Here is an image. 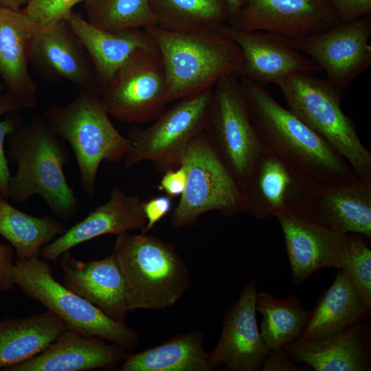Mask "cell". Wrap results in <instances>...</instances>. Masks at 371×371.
I'll use <instances>...</instances> for the list:
<instances>
[{
  "instance_id": "32",
  "label": "cell",
  "mask_w": 371,
  "mask_h": 371,
  "mask_svg": "<svg viewBox=\"0 0 371 371\" xmlns=\"http://www.w3.org/2000/svg\"><path fill=\"white\" fill-rule=\"evenodd\" d=\"M87 20L109 31L156 25L148 0H85Z\"/></svg>"
},
{
  "instance_id": "28",
  "label": "cell",
  "mask_w": 371,
  "mask_h": 371,
  "mask_svg": "<svg viewBox=\"0 0 371 371\" xmlns=\"http://www.w3.org/2000/svg\"><path fill=\"white\" fill-rule=\"evenodd\" d=\"M119 371H210L204 334L195 330L178 334L158 346L127 353Z\"/></svg>"
},
{
  "instance_id": "1",
  "label": "cell",
  "mask_w": 371,
  "mask_h": 371,
  "mask_svg": "<svg viewBox=\"0 0 371 371\" xmlns=\"http://www.w3.org/2000/svg\"><path fill=\"white\" fill-rule=\"evenodd\" d=\"M239 79L251 124L264 150L322 185L358 177L333 146L280 104L264 85Z\"/></svg>"
},
{
  "instance_id": "7",
  "label": "cell",
  "mask_w": 371,
  "mask_h": 371,
  "mask_svg": "<svg viewBox=\"0 0 371 371\" xmlns=\"http://www.w3.org/2000/svg\"><path fill=\"white\" fill-rule=\"evenodd\" d=\"M13 278L15 286L26 296L45 306L66 324L67 329L99 337L126 350L137 347L140 337L136 330L125 322L113 320L55 280L48 261L15 258Z\"/></svg>"
},
{
  "instance_id": "5",
  "label": "cell",
  "mask_w": 371,
  "mask_h": 371,
  "mask_svg": "<svg viewBox=\"0 0 371 371\" xmlns=\"http://www.w3.org/2000/svg\"><path fill=\"white\" fill-rule=\"evenodd\" d=\"M56 135L71 146L84 192L92 199L102 161H124L131 142L114 126L100 95L79 93L65 105L52 104L41 114Z\"/></svg>"
},
{
  "instance_id": "38",
  "label": "cell",
  "mask_w": 371,
  "mask_h": 371,
  "mask_svg": "<svg viewBox=\"0 0 371 371\" xmlns=\"http://www.w3.org/2000/svg\"><path fill=\"white\" fill-rule=\"evenodd\" d=\"M186 178V170L182 165L177 168L168 170L164 172L158 189L171 198L181 196L185 190Z\"/></svg>"
},
{
  "instance_id": "26",
  "label": "cell",
  "mask_w": 371,
  "mask_h": 371,
  "mask_svg": "<svg viewBox=\"0 0 371 371\" xmlns=\"http://www.w3.org/2000/svg\"><path fill=\"white\" fill-rule=\"evenodd\" d=\"M371 311L351 282L339 271L331 285L319 296L300 337L306 341L333 335L361 321Z\"/></svg>"
},
{
  "instance_id": "18",
  "label": "cell",
  "mask_w": 371,
  "mask_h": 371,
  "mask_svg": "<svg viewBox=\"0 0 371 371\" xmlns=\"http://www.w3.org/2000/svg\"><path fill=\"white\" fill-rule=\"evenodd\" d=\"M293 280L301 284L315 271L339 267L344 235L320 224L309 213H278Z\"/></svg>"
},
{
  "instance_id": "34",
  "label": "cell",
  "mask_w": 371,
  "mask_h": 371,
  "mask_svg": "<svg viewBox=\"0 0 371 371\" xmlns=\"http://www.w3.org/2000/svg\"><path fill=\"white\" fill-rule=\"evenodd\" d=\"M21 109L13 95L8 91L0 94V118L5 114L17 113ZM22 124L21 117L9 116L4 120H0V193L9 199V182L12 176L4 148L7 136Z\"/></svg>"
},
{
  "instance_id": "37",
  "label": "cell",
  "mask_w": 371,
  "mask_h": 371,
  "mask_svg": "<svg viewBox=\"0 0 371 371\" xmlns=\"http://www.w3.org/2000/svg\"><path fill=\"white\" fill-rule=\"evenodd\" d=\"M341 21H351L371 14V0H328Z\"/></svg>"
},
{
  "instance_id": "42",
  "label": "cell",
  "mask_w": 371,
  "mask_h": 371,
  "mask_svg": "<svg viewBox=\"0 0 371 371\" xmlns=\"http://www.w3.org/2000/svg\"><path fill=\"white\" fill-rule=\"evenodd\" d=\"M29 0H0V4L13 10H21Z\"/></svg>"
},
{
  "instance_id": "31",
  "label": "cell",
  "mask_w": 371,
  "mask_h": 371,
  "mask_svg": "<svg viewBox=\"0 0 371 371\" xmlns=\"http://www.w3.org/2000/svg\"><path fill=\"white\" fill-rule=\"evenodd\" d=\"M156 25L170 31L212 27L227 23L225 0H148Z\"/></svg>"
},
{
  "instance_id": "22",
  "label": "cell",
  "mask_w": 371,
  "mask_h": 371,
  "mask_svg": "<svg viewBox=\"0 0 371 371\" xmlns=\"http://www.w3.org/2000/svg\"><path fill=\"white\" fill-rule=\"evenodd\" d=\"M143 203L138 196L128 195L120 188H113L104 204L43 246L41 256L47 261L56 262L64 252L98 236L142 229L146 225Z\"/></svg>"
},
{
  "instance_id": "23",
  "label": "cell",
  "mask_w": 371,
  "mask_h": 371,
  "mask_svg": "<svg viewBox=\"0 0 371 371\" xmlns=\"http://www.w3.org/2000/svg\"><path fill=\"white\" fill-rule=\"evenodd\" d=\"M34 28L23 9L0 4V76L21 109L38 105L37 87L29 72Z\"/></svg>"
},
{
  "instance_id": "8",
  "label": "cell",
  "mask_w": 371,
  "mask_h": 371,
  "mask_svg": "<svg viewBox=\"0 0 371 371\" xmlns=\"http://www.w3.org/2000/svg\"><path fill=\"white\" fill-rule=\"evenodd\" d=\"M181 165L186 170V183L172 212V227L195 224L202 214L210 211L227 216L243 212L242 190L204 131L192 139Z\"/></svg>"
},
{
  "instance_id": "30",
  "label": "cell",
  "mask_w": 371,
  "mask_h": 371,
  "mask_svg": "<svg viewBox=\"0 0 371 371\" xmlns=\"http://www.w3.org/2000/svg\"><path fill=\"white\" fill-rule=\"evenodd\" d=\"M256 310L262 316L260 333L268 349L284 348L299 339L311 313L296 296L280 298L258 291Z\"/></svg>"
},
{
  "instance_id": "43",
  "label": "cell",
  "mask_w": 371,
  "mask_h": 371,
  "mask_svg": "<svg viewBox=\"0 0 371 371\" xmlns=\"http://www.w3.org/2000/svg\"><path fill=\"white\" fill-rule=\"evenodd\" d=\"M5 87L3 83H0V94H1L2 93H3L5 91Z\"/></svg>"
},
{
  "instance_id": "27",
  "label": "cell",
  "mask_w": 371,
  "mask_h": 371,
  "mask_svg": "<svg viewBox=\"0 0 371 371\" xmlns=\"http://www.w3.org/2000/svg\"><path fill=\"white\" fill-rule=\"evenodd\" d=\"M67 329L51 311L0 320V369L32 358Z\"/></svg>"
},
{
  "instance_id": "11",
  "label": "cell",
  "mask_w": 371,
  "mask_h": 371,
  "mask_svg": "<svg viewBox=\"0 0 371 371\" xmlns=\"http://www.w3.org/2000/svg\"><path fill=\"white\" fill-rule=\"evenodd\" d=\"M322 184L263 149L241 190L243 212L264 219L278 213L311 214Z\"/></svg>"
},
{
  "instance_id": "29",
  "label": "cell",
  "mask_w": 371,
  "mask_h": 371,
  "mask_svg": "<svg viewBox=\"0 0 371 371\" xmlns=\"http://www.w3.org/2000/svg\"><path fill=\"white\" fill-rule=\"evenodd\" d=\"M66 230L60 220L23 212L10 204L0 193V235L14 249L16 259L39 258L42 247Z\"/></svg>"
},
{
  "instance_id": "24",
  "label": "cell",
  "mask_w": 371,
  "mask_h": 371,
  "mask_svg": "<svg viewBox=\"0 0 371 371\" xmlns=\"http://www.w3.org/2000/svg\"><path fill=\"white\" fill-rule=\"evenodd\" d=\"M284 350L315 371H368L371 368V331L368 319L328 337L295 341Z\"/></svg>"
},
{
  "instance_id": "3",
  "label": "cell",
  "mask_w": 371,
  "mask_h": 371,
  "mask_svg": "<svg viewBox=\"0 0 371 371\" xmlns=\"http://www.w3.org/2000/svg\"><path fill=\"white\" fill-rule=\"evenodd\" d=\"M144 30L161 59L168 104L213 87L242 65L238 45L212 27L170 31L152 25Z\"/></svg>"
},
{
  "instance_id": "15",
  "label": "cell",
  "mask_w": 371,
  "mask_h": 371,
  "mask_svg": "<svg viewBox=\"0 0 371 371\" xmlns=\"http://www.w3.org/2000/svg\"><path fill=\"white\" fill-rule=\"evenodd\" d=\"M235 43L243 55L236 73L257 83L275 84L299 73L322 72L310 58L284 43L281 36L261 30H243L222 23L212 27Z\"/></svg>"
},
{
  "instance_id": "4",
  "label": "cell",
  "mask_w": 371,
  "mask_h": 371,
  "mask_svg": "<svg viewBox=\"0 0 371 371\" xmlns=\"http://www.w3.org/2000/svg\"><path fill=\"white\" fill-rule=\"evenodd\" d=\"M112 254L125 280L131 311L170 307L190 285L188 267L174 245L155 236L118 234Z\"/></svg>"
},
{
  "instance_id": "14",
  "label": "cell",
  "mask_w": 371,
  "mask_h": 371,
  "mask_svg": "<svg viewBox=\"0 0 371 371\" xmlns=\"http://www.w3.org/2000/svg\"><path fill=\"white\" fill-rule=\"evenodd\" d=\"M30 65L46 82L68 81L79 93L102 95L88 54L65 21L34 32Z\"/></svg>"
},
{
  "instance_id": "40",
  "label": "cell",
  "mask_w": 371,
  "mask_h": 371,
  "mask_svg": "<svg viewBox=\"0 0 371 371\" xmlns=\"http://www.w3.org/2000/svg\"><path fill=\"white\" fill-rule=\"evenodd\" d=\"M261 371H302L303 367L295 365L284 348L269 349L260 368Z\"/></svg>"
},
{
  "instance_id": "33",
  "label": "cell",
  "mask_w": 371,
  "mask_h": 371,
  "mask_svg": "<svg viewBox=\"0 0 371 371\" xmlns=\"http://www.w3.org/2000/svg\"><path fill=\"white\" fill-rule=\"evenodd\" d=\"M370 240L357 234L344 235L338 269L351 282L371 311Z\"/></svg>"
},
{
  "instance_id": "25",
  "label": "cell",
  "mask_w": 371,
  "mask_h": 371,
  "mask_svg": "<svg viewBox=\"0 0 371 371\" xmlns=\"http://www.w3.org/2000/svg\"><path fill=\"white\" fill-rule=\"evenodd\" d=\"M312 216L339 235L357 234L371 239V179L357 177L322 185Z\"/></svg>"
},
{
  "instance_id": "10",
  "label": "cell",
  "mask_w": 371,
  "mask_h": 371,
  "mask_svg": "<svg viewBox=\"0 0 371 371\" xmlns=\"http://www.w3.org/2000/svg\"><path fill=\"white\" fill-rule=\"evenodd\" d=\"M212 89L179 100L150 126H132L128 131L131 148L124 159V168L144 161L161 172L180 166L188 145L205 128Z\"/></svg>"
},
{
  "instance_id": "39",
  "label": "cell",
  "mask_w": 371,
  "mask_h": 371,
  "mask_svg": "<svg viewBox=\"0 0 371 371\" xmlns=\"http://www.w3.org/2000/svg\"><path fill=\"white\" fill-rule=\"evenodd\" d=\"M14 249L0 243V292L11 291L15 286L13 278Z\"/></svg>"
},
{
  "instance_id": "16",
  "label": "cell",
  "mask_w": 371,
  "mask_h": 371,
  "mask_svg": "<svg viewBox=\"0 0 371 371\" xmlns=\"http://www.w3.org/2000/svg\"><path fill=\"white\" fill-rule=\"evenodd\" d=\"M257 282H248L225 313L222 332L215 348L208 352L211 370H260L268 352L256 317Z\"/></svg>"
},
{
  "instance_id": "9",
  "label": "cell",
  "mask_w": 371,
  "mask_h": 371,
  "mask_svg": "<svg viewBox=\"0 0 371 371\" xmlns=\"http://www.w3.org/2000/svg\"><path fill=\"white\" fill-rule=\"evenodd\" d=\"M203 131L241 189L263 148L236 74L214 85Z\"/></svg>"
},
{
  "instance_id": "21",
  "label": "cell",
  "mask_w": 371,
  "mask_h": 371,
  "mask_svg": "<svg viewBox=\"0 0 371 371\" xmlns=\"http://www.w3.org/2000/svg\"><path fill=\"white\" fill-rule=\"evenodd\" d=\"M65 21L84 46L102 93L118 71L137 53L157 48L144 29H100L74 11Z\"/></svg>"
},
{
  "instance_id": "35",
  "label": "cell",
  "mask_w": 371,
  "mask_h": 371,
  "mask_svg": "<svg viewBox=\"0 0 371 371\" xmlns=\"http://www.w3.org/2000/svg\"><path fill=\"white\" fill-rule=\"evenodd\" d=\"M85 0H29L23 11L33 23L34 32L65 21L73 8Z\"/></svg>"
},
{
  "instance_id": "19",
  "label": "cell",
  "mask_w": 371,
  "mask_h": 371,
  "mask_svg": "<svg viewBox=\"0 0 371 371\" xmlns=\"http://www.w3.org/2000/svg\"><path fill=\"white\" fill-rule=\"evenodd\" d=\"M63 285L117 322L131 311L122 272L113 254L94 261H82L69 251L60 256Z\"/></svg>"
},
{
  "instance_id": "13",
  "label": "cell",
  "mask_w": 371,
  "mask_h": 371,
  "mask_svg": "<svg viewBox=\"0 0 371 371\" xmlns=\"http://www.w3.org/2000/svg\"><path fill=\"white\" fill-rule=\"evenodd\" d=\"M166 78L157 48L137 53L101 95L110 116L127 124L157 119L166 109Z\"/></svg>"
},
{
  "instance_id": "2",
  "label": "cell",
  "mask_w": 371,
  "mask_h": 371,
  "mask_svg": "<svg viewBox=\"0 0 371 371\" xmlns=\"http://www.w3.org/2000/svg\"><path fill=\"white\" fill-rule=\"evenodd\" d=\"M6 139V157L17 164L9 182V198L24 203L33 195H39L55 217L69 221L80 202L63 171L69 164L65 141L39 114H34L27 124H20Z\"/></svg>"
},
{
  "instance_id": "6",
  "label": "cell",
  "mask_w": 371,
  "mask_h": 371,
  "mask_svg": "<svg viewBox=\"0 0 371 371\" xmlns=\"http://www.w3.org/2000/svg\"><path fill=\"white\" fill-rule=\"evenodd\" d=\"M275 85L294 115L333 146L359 177L371 179V153L343 112L339 90L310 73L292 74Z\"/></svg>"
},
{
  "instance_id": "36",
  "label": "cell",
  "mask_w": 371,
  "mask_h": 371,
  "mask_svg": "<svg viewBox=\"0 0 371 371\" xmlns=\"http://www.w3.org/2000/svg\"><path fill=\"white\" fill-rule=\"evenodd\" d=\"M172 198L167 195L153 197L144 201L142 208L146 225L142 234H148L171 210Z\"/></svg>"
},
{
  "instance_id": "12",
  "label": "cell",
  "mask_w": 371,
  "mask_h": 371,
  "mask_svg": "<svg viewBox=\"0 0 371 371\" xmlns=\"http://www.w3.org/2000/svg\"><path fill=\"white\" fill-rule=\"evenodd\" d=\"M370 34V14L340 21L306 36L281 37L288 45L312 59L325 72L326 80L344 93L354 79L371 65Z\"/></svg>"
},
{
  "instance_id": "20",
  "label": "cell",
  "mask_w": 371,
  "mask_h": 371,
  "mask_svg": "<svg viewBox=\"0 0 371 371\" xmlns=\"http://www.w3.org/2000/svg\"><path fill=\"white\" fill-rule=\"evenodd\" d=\"M126 350L97 336L69 329L61 333L44 350L3 371H85L115 370L122 363Z\"/></svg>"
},
{
  "instance_id": "17",
  "label": "cell",
  "mask_w": 371,
  "mask_h": 371,
  "mask_svg": "<svg viewBox=\"0 0 371 371\" xmlns=\"http://www.w3.org/2000/svg\"><path fill=\"white\" fill-rule=\"evenodd\" d=\"M340 21L328 0H247L232 26L297 38Z\"/></svg>"
},
{
  "instance_id": "41",
  "label": "cell",
  "mask_w": 371,
  "mask_h": 371,
  "mask_svg": "<svg viewBox=\"0 0 371 371\" xmlns=\"http://www.w3.org/2000/svg\"><path fill=\"white\" fill-rule=\"evenodd\" d=\"M247 0H225L228 10L229 19L227 23L232 25L236 20L240 10L245 5Z\"/></svg>"
}]
</instances>
